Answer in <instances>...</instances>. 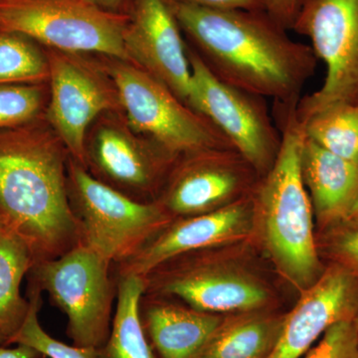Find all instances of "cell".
<instances>
[{
  "label": "cell",
  "mask_w": 358,
  "mask_h": 358,
  "mask_svg": "<svg viewBox=\"0 0 358 358\" xmlns=\"http://www.w3.org/2000/svg\"><path fill=\"white\" fill-rule=\"evenodd\" d=\"M169 3L193 50L221 81L272 99L274 105L301 100L317 56L312 47L292 39L267 11L207 8L183 0Z\"/></svg>",
  "instance_id": "obj_1"
},
{
  "label": "cell",
  "mask_w": 358,
  "mask_h": 358,
  "mask_svg": "<svg viewBox=\"0 0 358 358\" xmlns=\"http://www.w3.org/2000/svg\"><path fill=\"white\" fill-rule=\"evenodd\" d=\"M41 119L0 129V220L25 242L34 264L80 243L68 192L70 155Z\"/></svg>",
  "instance_id": "obj_2"
},
{
  "label": "cell",
  "mask_w": 358,
  "mask_h": 358,
  "mask_svg": "<svg viewBox=\"0 0 358 358\" xmlns=\"http://www.w3.org/2000/svg\"><path fill=\"white\" fill-rule=\"evenodd\" d=\"M298 103L274 105L282 134L279 154L257 189L254 209L268 254L281 274L303 293L320 277L313 206L303 176L305 124Z\"/></svg>",
  "instance_id": "obj_3"
},
{
  "label": "cell",
  "mask_w": 358,
  "mask_h": 358,
  "mask_svg": "<svg viewBox=\"0 0 358 358\" xmlns=\"http://www.w3.org/2000/svg\"><path fill=\"white\" fill-rule=\"evenodd\" d=\"M68 192L80 243L113 267L129 260L173 220L157 202L131 199L69 157Z\"/></svg>",
  "instance_id": "obj_4"
},
{
  "label": "cell",
  "mask_w": 358,
  "mask_h": 358,
  "mask_svg": "<svg viewBox=\"0 0 358 358\" xmlns=\"http://www.w3.org/2000/svg\"><path fill=\"white\" fill-rule=\"evenodd\" d=\"M105 70L117 90L129 128L167 154L178 159L202 150L234 148L208 119L147 71L117 59Z\"/></svg>",
  "instance_id": "obj_5"
},
{
  "label": "cell",
  "mask_w": 358,
  "mask_h": 358,
  "mask_svg": "<svg viewBox=\"0 0 358 358\" xmlns=\"http://www.w3.org/2000/svg\"><path fill=\"white\" fill-rule=\"evenodd\" d=\"M112 264L83 244L63 255L34 264L28 286L46 292L67 317L73 345L100 348L110 333L117 282Z\"/></svg>",
  "instance_id": "obj_6"
},
{
  "label": "cell",
  "mask_w": 358,
  "mask_h": 358,
  "mask_svg": "<svg viewBox=\"0 0 358 358\" xmlns=\"http://www.w3.org/2000/svg\"><path fill=\"white\" fill-rule=\"evenodd\" d=\"M129 16L106 13L86 0H0V29L67 53L131 62L124 41Z\"/></svg>",
  "instance_id": "obj_7"
},
{
  "label": "cell",
  "mask_w": 358,
  "mask_h": 358,
  "mask_svg": "<svg viewBox=\"0 0 358 358\" xmlns=\"http://www.w3.org/2000/svg\"><path fill=\"white\" fill-rule=\"evenodd\" d=\"M291 30L310 38L327 71L322 86L299 101V119L358 103V0H299Z\"/></svg>",
  "instance_id": "obj_8"
},
{
  "label": "cell",
  "mask_w": 358,
  "mask_h": 358,
  "mask_svg": "<svg viewBox=\"0 0 358 358\" xmlns=\"http://www.w3.org/2000/svg\"><path fill=\"white\" fill-rule=\"evenodd\" d=\"M187 54L188 107L208 119L256 173H267L279 154L282 134L265 99L221 81L188 45Z\"/></svg>",
  "instance_id": "obj_9"
},
{
  "label": "cell",
  "mask_w": 358,
  "mask_h": 358,
  "mask_svg": "<svg viewBox=\"0 0 358 358\" xmlns=\"http://www.w3.org/2000/svg\"><path fill=\"white\" fill-rule=\"evenodd\" d=\"M50 96L45 120L71 159L86 166L87 134L101 115L121 108L108 73L79 54L46 48Z\"/></svg>",
  "instance_id": "obj_10"
},
{
  "label": "cell",
  "mask_w": 358,
  "mask_h": 358,
  "mask_svg": "<svg viewBox=\"0 0 358 358\" xmlns=\"http://www.w3.org/2000/svg\"><path fill=\"white\" fill-rule=\"evenodd\" d=\"M176 157L141 138L127 122L105 117L86 143V167L106 185L131 199L152 202Z\"/></svg>",
  "instance_id": "obj_11"
},
{
  "label": "cell",
  "mask_w": 358,
  "mask_h": 358,
  "mask_svg": "<svg viewBox=\"0 0 358 358\" xmlns=\"http://www.w3.org/2000/svg\"><path fill=\"white\" fill-rule=\"evenodd\" d=\"M145 294L173 296L188 307L213 313H248L267 301L265 288L236 271L206 261L171 259L143 275Z\"/></svg>",
  "instance_id": "obj_12"
},
{
  "label": "cell",
  "mask_w": 358,
  "mask_h": 358,
  "mask_svg": "<svg viewBox=\"0 0 358 358\" xmlns=\"http://www.w3.org/2000/svg\"><path fill=\"white\" fill-rule=\"evenodd\" d=\"M124 41L131 62L187 105L192 77L187 44L169 0H133Z\"/></svg>",
  "instance_id": "obj_13"
},
{
  "label": "cell",
  "mask_w": 358,
  "mask_h": 358,
  "mask_svg": "<svg viewBox=\"0 0 358 358\" xmlns=\"http://www.w3.org/2000/svg\"><path fill=\"white\" fill-rule=\"evenodd\" d=\"M234 148L202 150L179 157L155 202L173 219L192 217L225 206L245 186Z\"/></svg>",
  "instance_id": "obj_14"
},
{
  "label": "cell",
  "mask_w": 358,
  "mask_h": 358,
  "mask_svg": "<svg viewBox=\"0 0 358 358\" xmlns=\"http://www.w3.org/2000/svg\"><path fill=\"white\" fill-rule=\"evenodd\" d=\"M252 222L253 207L243 199L207 213L174 219L136 255L115 266V275L143 277L176 257L242 239L251 230Z\"/></svg>",
  "instance_id": "obj_15"
},
{
  "label": "cell",
  "mask_w": 358,
  "mask_h": 358,
  "mask_svg": "<svg viewBox=\"0 0 358 358\" xmlns=\"http://www.w3.org/2000/svg\"><path fill=\"white\" fill-rule=\"evenodd\" d=\"M358 313V275L343 266L329 268L301 293L284 317L279 339L268 358H301L327 329Z\"/></svg>",
  "instance_id": "obj_16"
},
{
  "label": "cell",
  "mask_w": 358,
  "mask_h": 358,
  "mask_svg": "<svg viewBox=\"0 0 358 358\" xmlns=\"http://www.w3.org/2000/svg\"><path fill=\"white\" fill-rule=\"evenodd\" d=\"M141 319L157 358H197L223 320L187 305L143 294Z\"/></svg>",
  "instance_id": "obj_17"
},
{
  "label": "cell",
  "mask_w": 358,
  "mask_h": 358,
  "mask_svg": "<svg viewBox=\"0 0 358 358\" xmlns=\"http://www.w3.org/2000/svg\"><path fill=\"white\" fill-rule=\"evenodd\" d=\"M301 176L320 223L348 220L358 197V164L334 155L306 136Z\"/></svg>",
  "instance_id": "obj_18"
},
{
  "label": "cell",
  "mask_w": 358,
  "mask_h": 358,
  "mask_svg": "<svg viewBox=\"0 0 358 358\" xmlns=\"http://www.w3.org/2000/svg\"><path fill=\"white\" fill-rule=\"evenodd\" d=\"M117 296L109 338L99 358H157L141 319L145 282L138 275H115Z\"/></svg>",
  "instance_id": "obj_19"
},
{
  "label": "cell",
  "mask_w": 358,
  "mask_h": 358,
  "mask_svg": "<svg viewBox=\"0 0 358 358\" xmlns=\"http://www.w3.org/2000/svg\"><path fill=\"white\" fill-rule=\"evenodd\" d=\"M284 317L247 313L223 320L197 358H268L279 339Z\"/></svg>",
  "instance_id": "obj_20"
},
{
  "label": "cell",
  "mask_w": 358,
  "mask_h": 358,
  "mask_svg": "<svg viewBox=\"0 0 358 358\" xmlns=\"http://www.w3.org/2000/svg\"><path fill=\"white\" fill-rule=\"evenodd\" d=\"M33 264L25 242L3 226L0 232V333L6 338L7 345L29 310V301L23 298L20 287Z\"/></svg>",
  "instance_id": "obj_21"
},
{
  "label": "cell",
  "mask_w": 358,
  "mask_h": 358,
  "mask_svg": "<svg viewBox=\"0 0 358 358\" xmlns=\"http://www.w3.org/2000/svg\"><path fill=\"white\" fill-rule=\"evenodd\" d=\"M303 124L310 140L339 157L358 164V103L334 106Z\"/></svg>",
  "instance_id": "obj_22"
},
{
  "label": "cell",
  "mask_w": 358,
  "mask_h": 358,
  "mask_svg": "<svg viewBox=\"0 0 358 358\" xmlns=\"http://www.w3.org/2000/svg\"><path fill=\"white\" fill-rule=\"evenodd\" d=\"M48 80V57L38 42L0 29V85L43 84Z\"/></svg>",
  "instance_id": "obj_23"
},
{
  "label": "cell",
  "mask_w": 358,
  "mask_h": 358,
  "mask_svg": "<svg viewBox=\"0 0 358 358\" xmlns=\"http://www.w3.org/2000/svg\"><path fill=\"white\" fill-rule=\"evenodd\" d=\"M41 294L38 289L28 286L29 310L20 331L11 338L8 345L29 346L39 352L42 358H99L98 348L69 345L44 331L39 322Z\"/></svg>",
  "instance_id": "obj_24"
},
{
  "label": "cell",
  "mask_w": 358,
  "mask_h": 358,
  "mask_svg": "<svg viewBox=\"0 0 358 358\" xmlns=\"http://www.w3.org/2000/svg\"><path fill=\"white\" fill-rule=\"evenodd\" d=\"M42 84L0 85V129L40 119L46 103Z\"/></svg>",
  "instance_id": "obj_25"
},
{
  "label": "cell",
  "mask_w": 358,
  "mask_h": 358,
  "mask_svg": "<svg viewBox=\"0 0 358 358\" xmlns=\"http://www.w3.org/2000/svg\"><path fill=\"white\" fill-rule=\"evenodd\" d=\"M305 358H358V331L355 320H343L327 329Z\"/></svg>",
  "instance_id": "obj_26"
},
{
  "label": "cell",
  "mask_w": 358,
  "mask_h": 358,
  "mask_svg": "<svg viewBox=\"0 0 358 358\" xmlns=\"http://www.w3.org/2000/svg\"><path fill=\"white\" fill-rule=\"evenodd\" d=\"M355 222L336 237L333 249L343 267L358 275V221Z\"/></svg>",
  "instance_id": "obj_27"
},
{
  "label": "cell",
  "mask_w": 358,
  "mask_h": 358,
  "mask_svg": "<svg viewBox=\"0 0 358 358\" xmlns=\"http://www.w3.org/2000/svg\"><path fill=\"white\" fill-rule=\"evenodd\" d=\"M266 11L285 29L291 30L293 26L299 0H264Z\"/></svg>",
  "instance_id": "obj_28"
},
{
  "label": "cell",
  "mask_w": 358,
  "mask_h": 358,
  "mask_svg": "<svg viewBox=\"0 0 358 358\" xmlns=\"http://www.w3.org/2000/svg\"><path fill=\"white\" fill-rule=\"evenodd\" d=\"M183 1L207 7V8L266 11L264 0H183Z\"/></svg>",
  "instance_id": "obj_29"
},
{
  "label": "cell",
  "mask_w": 358,
  "mask_h": 358,
  "mask_svg": "<svg viewBox=\"0 0 358 358\" xmlns=\"http://www.w3.org/2000/svg\"><path fill=\"white\" fill-rule=\"evenodd\" d=\"M101 10L115 15L129 16L133 0H86Z\"/></svg>",
  "instance_id": "obj_30"
},
{
  "label": "cell",
  "mask_w": 358,
  "mask_h": 358,
  "mask_svg": "<svg viewBox=\"0 0 358 358\" xmlns=\"http://www.w3.org/2000/svg\"><path fill=\"white\" fill-rule=\"evenodd\" d=\"M9 345H0V358H42L41 355L29 346L15 345L14 348Z\"/></svg>",
  "instance_id": "obj_31"
},
{
  "label": "cell",
  "mask_w": 358,
  "mask_h": 358,
  "mask_svg": "<svg viewBox=\"0 0 358 358\" xmlns=\"http://www.w3.org/2000/svg\"><path fill=\"white\" fill-rule=\"evenodd\" d=\"M350 219L353 221H358V197L357 202H355V206H353L352 214H350Z\"/></svg>",
  "instance_id": "obj_32"
},
{
  "label": "cell",
  "mask_w": 358,
  "mask_h": 358,
  "mask_svg": "<svg viewBox=\"0 0 358 358\" xmlns=\"http://www.w3.org/2000/svg\"><path fill=\"white\" fill-rule=\"evenodd\" d=\"M0 345H7L6 338L1 333H0Z\"/></svg>",
  "instance_id": "obj_33"
},
{
  "label": "cell",
  "mask_w": 358,
  "mask_h": 358,
  "mask_svg": "<svg viewBox=\"0 0 358 358\" xmlns=\"http://www.w3.org/2000/svg\"><path fill=\"white\" fill-rule=\"evenodd\" d=\"M355 324H357V331H358V313H357V317H355Z\"/></svg>",
  "instance_id": "obj_34"
},
{
  "label": "cell",
  "mask_w": 358,
  "mask_h": 358,
  "mask_svg": "<svg viewBox=\"0 0 358 358\" xmlns=\"http://www.w3.org/2000/svg\"><path fill=\"white\" fill-rule=\"evenodd\" d=\"M2 228H3V225H2L1 220H0V232H1Z\"/></svg>",
  "instance_id": "obj_35"
}]
</instances>
